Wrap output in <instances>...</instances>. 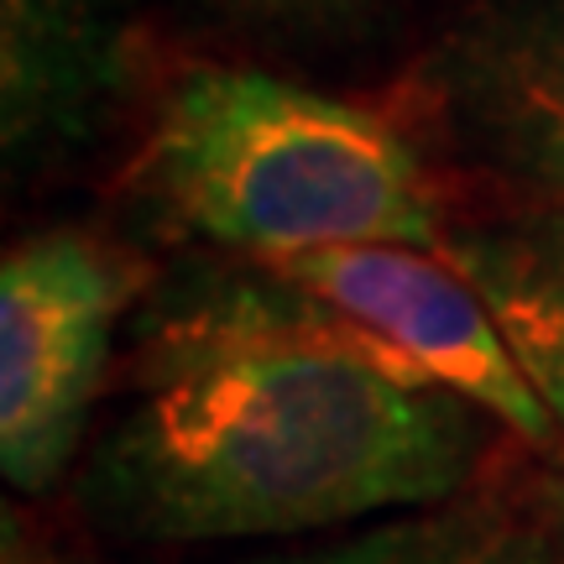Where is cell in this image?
<instances>
[{
	"mask_svg": "<svg viewBox=\"0 0 564 564\" xmlns=\"http://www.w3.org/2000/svg\"><path fill=\"white\" fill-rule=\"evenodd\" d=\"M486 413L392 377L278 272L188 282L141 319L137 398L89 465L105 523L236 544L465 497Z\"/></svg>",
	"mask_w": 564,
	"mask_h": 564,
	"instance_id": "1",
	"label": "cell"
},
{
	"mask_svg": "<svg viewBox=\"0 0 564 564\" xmlns=\"http://www.w3.org/2000/svg\"><path fill=\"white\" fill-rule=\"evenodd\" d=\"M141 188L167 220L246 262L329 246L444 251V204L382 110L262 68H188L152 121Z\"/></svg>",
	"mask_w": 564,
	"mask_h": 564,
	"instance_id": "2",
	"label": "cell"
},
{
	"mask_svg": "<svg viewBox=\"0 0 564 564\" xmlns=\"http://www.w3.org/2000/svg\"><path fill=\"white\" fill-rule=\"evenodd\" d=\"M137 272L84 230H42L0 262V465L21 491H47L84 440L110 335Z\"/></svg>",
	"mask_w": 564,
	"mask_h": 564,
	"instance_id": "3",
	"label": "cell"
},
{
	"mask_svg": "<svg viewBox=\"0 0 564 564\" xmlns=\"http://www.w3.org/2000/svg\"><path fill=\"white\" fill-rule=\"evenodd\" d=\"M356 335L377 361L413 387L470 403L512 440L554 444V419L512 361L481 293L444 251L419 246H329L288 262H257Z\"/></svg>",
	"mask_w": 564,
	"mask_h": 564,
	"instance_id": "4",
	"label": "cell"
},
{
	"mask_svg": "<svg viewBox=\"0 0 564 564\" xmlns=\"http://www.w3.org/2000/svg\"><path fill=\"white\" fill-rule=\"evenodd\" d=\"M449 137L497 178L564 209V0H481L434 58Z\"/></svg>",
	"mask_w": 564,
	"mask_h": 564,
	"instance_id": "5",
	"label": "cell"
},
{
	"mask_svg": "<svg viewBox=\"0 0 564 564\" xmlns=\"http://www.w3.org/2000/svg\"><path fill=\"white\" fill-rule=\"evenodd\" d=\"M126 0H0L6 147H58L84 137L126 84Z\"/></svg>",
	"mask_w": 564,
	"mask_h": 564,
	"instance_id": "6",
	"label": "cell"
},
{
	"mask_svg": "<svg viewBox=\"0 0 564 564\" xmlns=\"http://www.w3.org/2000/svg\"><path fill=\"white\" fill-rule=\"evenodd\" d=\"M444 257L481 293L512 361L564 434V209L449 230Z\"/></svg>",
	"mask_w": 564,
	"mask_h": 564,
	"instance_id": "7",
	"label": "cell"
},
{
	"mask_svg": "<svg viewBox=\"0 0 564 564\" xmlns=\"http://www.w3.org/2000/svg\"><path fill=\"white\" fill-rule=\"evenodd\" d=\"M257 564H560L549 523H533L507 502L465 491L444 507L398 512L350 539Z\"/></svg>",
	"mask_w": 564,
	"mask_h": 564,
	"instance_id": "8",
	"label": "cell"
},
{
	"mask_svg": "<svg viewBox=\"0 0 564 564\" xmlns=\"http://www.w3.org/2000/svg\"><path fill=\"white\" fill-rule=\"evenodd\" d=\"M215 11L236 21H257V26H303V32H319V26H345V21L377 11L387 0H209Z\"/></svg>",
	"mask_w": 564,
	"mask_h": 564,
	"instance_id": "9",
	"label": "cell"
},
{
	"mask_svg": "<svg viewBox=\"0 0 564 564\" xmlns=\"http://www.w3.org/2000/svg\"><path fill=\"white\" fill-rule=\"evenodd\" d=\"M549 539H554V560L564 564V491H560V502H554V518H549Z\"/></svg>",
	"mask_w": 564,
	"mask_h": 564,
	"instance_id": "10",
	"label": "cell"
}]
</instances>
